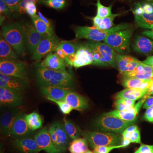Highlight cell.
Instances as JSON below:
<instances>
[{"label": "cell", "instance_id": "f5cc1de1", "mask_svg": "<svg viewBox=\"0 0 153 153\" xmlns=\"http://www.w3.org/2000/svg\"><path fill=\"white\" fill-rule=\"evenodd\" d=\"M148 94L149 96H151V95H153V83L151 87L149 89V91H148Z\"/></svg>", "mask_w": 153, "mask_h": 153}, {"label": "cell", "instance_id": "4dcf8cb0", "mask_svg": "<svg viewBox=\"0 0 153 153\" xmlns=\"http://www.w3.org/2000/svg\"><path fill=\"white\" fill-rule=\"evenodd\" d=\"M63 121L65 130L71 139L74 140L82 136L83 132L78 126L74 124L66 117L64 118Z\"/></svg>", "mask_w": 153, "mask_h": 153}, {"label": "cell", "instance_id": "bcb514c9", "mask_svg": "<svg viewBox=\"0 0 153 153\" xmlns=\"http://www.w3.org/2000/svg\"><path fill=\"white\" fill-rule=\"evenodd\" d=\"M11 10L8 7L3 0H0V13L1 14H4L6 16H9Z\"/></svg>", "mask_w": 153, "mask_h": 153}, {"label": "cell", "instance_id": "8d00e7d4", "mask_svg": "<svg viewBox=\"0 0 153 153\" xmlns=\"http://www.w3.org/2000/svg\"><path fill=\"white\" fill-rule=\"evenodd\" d=\"M97 7V13L96 16L100 18H105L112 16L114 14L111 12L112 5L109 7H105L102 4L100 0H97V2L96 4Z\"/></svg>", "mask_w": 153, "mask_h": 153}, {"label": "cell", "instance_id": "ba28073f", "mask_svg": "<svg viewBox=\"0 0 153 153\" xmlns=\"http://www.w3.org/2000/svg\"><path fill=\"white\" fill-rule=\"evenodd\" d=\"M131 11L138 27L153 30V1L137 3Z\"/></svg>", "mask_w": 153, "mask_h": 153}, {"label": "cell", "instance_id": "7dc6e473", "mask_svg": "<svg viewBox=\"0 0 153 153\" xmlns=\"http://www.w3.org/2000/svg\"><path fill=\"white\" fill-rule=\"evenodd\" d=\"M38 17H39V18L47 24V26H48V27L49 28V29L53 31V27H52V23L51 21L49 20V19H47V18H46L45 16H43V14L41 13L40 11H38Z\"/></svg>", "mask_w": 153, "mask_h": 153}, {"label": "cell", "instance_id": "e0dca14e", "mask_svg": "<svg viewBox=\"0 0 153 153\" xmlns=\"http://www.w3.org/2000/svg\"><path fill=\"white\" fill-rule=\"evenodd\" d=\"M116 59L117 68L122 76L134 71L140 62L135 57L117 52L116 54Z\"/></svg>", "mask_w": 153, "mask_h": 153}, {"label": "cell", "instance_id": "277c9868", "mask_svg": "<svg viewBox=\"0 0 153 153\" xmlns=\"http://www.w3.org/2000/svg\"><path fill=\"white\" fill-rule=\"evenodd\" d=\"M131 28L128 24H121L108 30H100L94 27H78L74 30L76 39H86L90 41H103L111 33Z\"/></svg>", "mask_w": 153, "mask_h": 153}, {"label": "cell", "instance_id": "f35d334b", "mask_svg": "<svg viewBox=\"0 0 153 153\" xmlns=\"http://www.w3.org/2000/svg\"><path fill=\"white\" fill-rule=\"evenodd\" d=\"M49 100L56 103L60 108L61 112L64 114H69L73 109L72 107L70 106L65 100H57L53 99H49Z\"/></svg>", "mask_w": 153, "mask_h": 153}, {"label": "cell", "instance_id": "7bdbcfd3", "mask_svg": "<svg viewBox=\"0 0 153 153\" xmlns=\"http://www.w3.org/2000/svg\"><path fill=\"white\" fill-rule=\"evenodd\" d=\"M134 153H153V145L142 143L139 148Z\"/></svg>", "mask_w": 153, "mask_h": 153}, {"label": "cell", "instance_id": "52a82bcc", "mask_svg": "<svg viewBox=\"0 0 153 153\" xmlns=\"http://www.w3.org/2000/svg\"><path fill=\"white\" fill-rule=\"evenodd\" d=\"M82 136L92 148L100 146H118L122 145L123 137L118 134L99 131L83 132Z\"/></svg>", "mask_w": 153, "mask_h": 153}, {"label": "cell", "instance_id": "11a10c76", "mask_svg": "<svg viewBox=\"0 0 153 153\" xmlns=\"http://www.w3.org/2000/svg\"><path fill=\"white\" fill-rule=\"evenodd\" d=\"M151 1H152V0H151Z\"/></svg>", "mask_w": 153, "mask_h": 153}, {"label": "cell", "instance_id": "9a60e30c", "mask_svg": "<svg viewBox=\"0 0 153 153\" xmlns=\"http://www.w3.org/2000/svg\"><path fill=\"white\" fill-rule=\"evenodd\" d=\"M26 115L22 112L17 117L12 126L9 137L13 139L29 137L33 131L28 126L26 120Z\"/></svg>", "mask_w": 153, "mask_h": 153}, {"label": "cell", "instance_id": "f6af8a7d", "mask_svg": "<svg viewBox=\"0 0 153 153\" xmlns=\"http://www.w3.org/2000/svg\"><path fill=\"white\" fill-rule=\"evenodd\" d=\"M143 117L145 120L153 123V105L147 109Z\"/></svg>", "mask_w": 153, "mask_h": 153}, {"label": "cell", "instance_id": "cb8c5ba5", "mask_svg": "<svg viewBox=\"0 0 153 153\" xmlns=\"http://www.w3.org/2000/svg\"><path fill=\"white\" fill-rule=\"evenodd\" d=\"M37 66L50 68L55 70L66 71V63L55 53H51Z\"/></svg>", "mask_w": 153, "mask_h": 153}, {"label": "cell", "instance_id": "d6a6232c", "mask_svg": "<svg viewBox=\"0 0 153 153\" xmlns=\"http://www.w3.org/2000/svg\"><path fill=\"white\" fill-rule=\"evenodd\" d=\"M26 120L28 126L33 131L42 127L43 120L38 113L33 112L26 114Z\"/></svg>", "mask_w": 153, "mask_h": 153}, {"label": "cell", "instance_id": "83f0119b", "mask_svg": "<svg viewBox=\"0 0 153 153\" xmlns=\"http://www.w3.org/2000/svg\"><path fill=\"white\" fill-rule=\"evenodd\" d=\"M120 15V14H114L112 16L105 18H100L96 16L91 19L93 21L94 27L100 30H108L113 27L115 18Z\"/></svg>", "mask_w": 153, "mask_h": 153}, {"label": "cell", "instance_id": "30bf717a", "mask_svg": "<svg viewBox=\"0 0 153 153\" xmlns=\"http://www.w3.org/2000/svg\"><path fill=\"white\" fill-rule=\"evenodd\" d=\"M49 132L55 146L65 152L70 145L71 139L64 128V125L60 122L54 123L49 127Z\"/></svg>", "mask_w": 153, "mask_h": 153}, {"label": "cell", "instance_id": "5b68a950", "mask_svg": "<svg viewBox=\"0 0 153 153\" xmlns=\"http://www.w3.org/2000/svg\"><path fill=\"white\" fill-rule=\"evenodd\" d=\"M134 123L135 121L124 120L114 116L104 114L94 121V125L102 131L122 134L126 128Z\"/></svg>", "mask_w": 153, "mask_h": 153}, {"label": "cell", "instance_id": "2e32d148", "mask_svg": "<svg viewBox=\"0 0 153 153\" xmlns=\"http://www.w3.org/2000/svg\"><path fill=\"white\" fill-rule=\"evenodd\" d=\"M29 85L27 79L0 73V87L6 88L23 93Z\"/></svg>", "mask_w": 153, "mask_h": 153}, {"label": "cell", "instance_id": "6da1fadb", "mask_svg": "<svg viewBox=\"0 0 153 153\" xmlns=\"http://www.w3.org/2000/svg\"><path fill=\"white\" fill-rule=\"evenodd\" d=\"M36 80L41 86H60L70 88L73 85V78L66 70H55L37 66Z\"/></svg>", "mask_w": 153, "mask_h": 153}, {"label": "cell", "instance_id": "8fae6325", "mask_svg": "<svg viewBox=\"0 0 153 153\" xmlns=\"http://www.w3.org/2000/svg\"><path fill=\"white\" fill-rule=\"evenodd\" d=\"M59 44V40L55 35L44 36L33 52L32 59L39 60L52 53Z\"/></svg>", "mask_w": 153, "mask_h": 153}, {"label": "cell", "instance_id": "c3c4849f", "mask_svg": "<svg viewBox=\"0 0 153 153\" xmlns=\"http://www.w3.org/2000/svg\"><path fill=\"white\" fill-rule=\"evenodd\" d=\"M153 105V96H150L145 102L144 104L143 105V108L144 109H147L149 107Z\"/></svg>", "mask_w": 153, "mask_h": 153}, {"label": "cell", "instance_id": "7c38bea8", "mask_svg": "<svg viewBox=\"0 0 153 153\" xmlns=\"http://www.w3.org/2000/svg\"><path fill=\"white\" fill-rule=\"evenodd\" d=\"M0 103L9 108L19 107L24 104L22 93L6 88L0 87Z\"/></svg>", "mask_w": 153, "mask_h": 153}, {"label": "cell", "instance_id": "f907efd6", "mask_svg": "<svg viewBox=\"0 0 153 153\" xmlns=\"http://www.w3.org/2000/svg\"><path fill=\"white\" fill-rule=\"evenodd\" d=\"M142 62L147 65L153 66V55L148 56L146 59Z\"/></svg>", "mask_w": 153, "mask_h": 153}, {"label": "cell", "instance_id": "ac0fdd59", "mask_svg": "<svg viewBox=\"0 0 153 153\" xmlns=\"http://www.w3.org/2000/svg\"><path fill=\"white\" fill-rule=\"evenodd\" d=\"M94 58L89 47L85 44H79L75 55L72 66L78 68L86 65H93Z\"/></svg>", "mask_w": 153, "mask_h": 153}, {"label": "cell", "instance_id": "d4e9b609", "mask_svg": "<svg viewBox=\"0 0 153 153\" xmlns=\"http://www.w3.org/2000/svg\"><path fill=\"white\" fill-rule=\"evenodd\" d=\"M64 100L72 107L73 109L82 111L88 107L87 99L71 91L68 92Z\"/></svg>", "mask_w": 153, "mask_h": 153}, {"label": "cell", "instance_id": "ee69618b", "mask_svg": "<svg viewBox=\"0 0 153 153\" xmlns=\"http://www.w3.org/2000/svg\"><path fill=\"white\" fill-rule=\"evenodd\" d=\"M39 1H41V0H23L19 4L16 11L20 14L25 13H26L25 7L28 3L30 2L36 3Z\"/></svg>", "mask_w": 153, "mask_h": 153}, {"label": "cell", "instance_id": "5bb4252c", "mask_svg": "<svg viewBox=\"0 0 153 153\" xmlns=\"http://www.w3.org/2000/svg\"><path fill=\"white\" fill-rule=\"evenodd\" d=\"M21 25L26 45L30 52L33 54L44 36L38 33L34 25L28 23Z\"/></svg>", "mask_w": 153, "mask_h": 153}, {"label": "cell", "instance_id": "d590c367", "mask_svg": "<svg viewBox=\"0 0 153 153\" xmlns=\"http://www.w3.org/2000/svg\"><path fill=\"white\" fill-rule=\"evenodd\" d=\"M78 46L79 44L71 41H62L59 43L58 47L62 49L67 57L75 54Z\"/></svg>", "mask_w": 153, "mask_h": 153}, {"label": "cell", "instance_id": "484cf974", "mask_svg": "<svg viewBox=\"0 0 153 153\" xmlns=\"http://www.w3.org/2000/svg\"><path fill=\"white\" fill-rule=\"evenodd\" d=\"M135 51L144 55L153 53V41L149 38L138 36L134 41L132 45Z\"/></svg>", "mask_w": 153, "mask_h": 153}, {"label": "cell", "instance_id": "db71d44e", "mask_svg": "<svg viewBox=\"0 0 153 153\" xmlns=\"http://www.w3.org/2000/svg\"><path fill=\"white\" fill-rule=\"evenodd\" d=\"M94 153L93 152H91V151L90 150H89V149H88V150L87 151V152H86V153Z\"/></svg>", "mask_w": 153, "mask_h": 153}, {"label": "cell", "instance_id": "4fadbf2b", "mask_svg": "<svg viewBox=\"0 0 153 153\" xmlns=\"http://www.w3.org/2000/svg\"><path fill=\"white\" fill-rule=\"evenodd\" d=\"M39 152L44 151L47 153H63L57 149L52 142L47 128H43L34 137Z\"/></svg>", "mask_w": 153, "mask_h": 153}, {"label": "cell", "instance_id": "603a6c76", "mask_svg": "<svg viewBox=\"0 0 153 153\" xmlns=\"http://www.w3.org/2000/svg\"><path fill=\"white\" fill-rule=\"evenodd\" d=\"M121 83L126 88H137L146 91L148 92L153 83V78L143 79L136 77L123 76Z\"/></svg>", "mask_w": 153, "mask_h": 153}, {"label": "cell", "instance_id": "1f68e13d", "mask_svg": "<svg viewBox=\"0 0 153 153\" xmlns=\"http://www.w3.org/2000/svg\"><path fill=\"white\" fill-rule=\"evenodd\" d=\"M122 136L123 137L122 145H123L125 147H127L131 143L142 144L140 133L138 128L132 132L124 131L123 132L122 134Z\"/></svg>", "mask_w": 153, "mask_h": 153}, {"label": "cell", "instance_id": "f546056e", "mask_svg": "<svg viewBox=\"0 0 153 153\" xmlns=\"http://www.w3.org/2000/svg\"><path fill=\"white\" fill-rule=\"evenodd\" d=\"M88 142L85 138H78L73 140L68 149L70 153H85L88 150Z\"/></svg>", "mask_w": 153, "mask_h": 153}, {"label": "cell", "instance_id": "d6986e66", "mask_svg": "<svg viewBox=\"0 0 153 153\" xmlns=\"http://www.w3.org/2000/svg\"><path fill=\"white\" fill-rule=\"evenodd\" d=\"M19 107L10 108L2 115L1 119V133L6 137H9L13 123L21 113Z\"/></svg>", "mask_w": 153, "mask_h": 153}, {"label": "cell", "instance_id": "681fc988", "mask_svg": "<svg viewBox=\"0 0 153 153\" xmlns=\"http://www.w3.org/2000/svg\"><path fill=\"white\" fill-rule=\"evenodd\" d=\"M55 53L61 59L64 60V59L66 58V56L65 55V53L62 50V49H60V47H58V46H57V48L55 49Z\"/></svg>", "mask_w": 153, "mask_h": 153}, {"label": "cell", "instance_id": "7a4b0ae2", "mask_svg": "<svg viewBox=\"0 0 153 153\" xmlns=\"http://www.w3.org/2000/svg\"><path fill=\"white\" fill-rule=\"evenodd\" d=\"M89 47L94 58L93 65L99 66H111L117 68L115 52L111 47L104 43L88 41L84 43Z\"/></svg>", "mask_w": 153, "mask_h": 153}, {"label": "cell", "instance_id": "3957f363", "mask_svg": "<svg viewBox=\"0 0 153 153\" xmlns=\"http://www.w3.org/2000/svg\"><path fill=\"white\" fill-rule=\"evenodd\" d=\"M2 35L5 40L19 55L25 54V41L22 25L11 23L2 27Z\"/></svg>", "mask_w": 153, "mask_h": 153}, {"label": "cell", "instance_id": "b9f144b4", "mask_svg": "<svg viewBox=\"0 0 153 153\" xmlns=\"http://www.w3.org/2000/svg\"><path fill=\"white\" fill-rule=\"evenodd\" d=\"M25 11H26V13L30 15L31 17L36 16L37 13L36 3L34 2L28 3L25 7Z\"/></svg>", "mask_w": 153, "mask_h": 153}, {"label": "cell", "instance_id": "ab89813d", "mask_svg": "<svg viewBox=\"0 0 153 153\" xmlns=\"http://www.w3.org/2000/svg\"><path fill=\"white\" fill-rule=\"evenodd\" d=\"M125 148L123 145L118 146H95L93 148L94 153H109L114 149Z\"/></svg>", "mask_w": 153, "mask_h": 153}, {"label": "cell", "instance_id": "4316f807", "mask_svg": "<svg viewBox=\"0 0 153 153\" xmlns=\"http://www.w3.org/2000/svg\"><path fill=\"white\" fill-rule=\"evenodd\" d=\"M148 93V91L141 89L126 88L117 94L115 97L116 99L123 98L136 101L142 98Z\"/></svg>", "mask_w": 153, "mask_h": 153}, {"label": "cell", "instance_id": "9c48e42d", "mask_svg": "<svg viewBox=\"0 0 153 153\" xmlns=\"http://www.w3.org/2000/svg\"><path fill=\"white\" fill-rule=\"evenodd\" d=\"M0 73L27 79V65L26 62L17 60H1Z\"/></svg>", "mask_w": 153, "mask_h": 153}, {"label": "cell", "instance_id": "60d3db41", "mask_svg": "<svg viewBox=\"0 0 153 153\" xmlns=\"http://www.w3.org/2000/svg\"><path fill=\"white\" fill-rule=\"evenodd\" d=\"M23 0H3L11 11H16L19 4Z\"/></svg>", "mask_w": 153, "mask_h": 153}, {"label": "cell", "instance_id": "f1b7e54d", "mask_svg": "<svg viewBox=\"0 0 153 153\" xmlns=\"http://www.w3.org/2000/svg\"><path fill=\"white\" fill-rule=\"evenodd\" d=\"M11 47L5 40L4 37L1 36L0 39V57L1 60H16L18 56Z\"/></svg>", "mask_w": 153, "mask_h": 153}, {"label": "cell", "instance_id": "8992f818", "mask_svg": "<svg viewBox=\"0 0 153 153\" xmlns=\"http://www.w3.org/2000/svg\"><path fill=\"white\" fill-rule=\"evenodd\" d=\"M133 31V30L129 28L113 32L109 34L103 42L117 53L126 55L130 52V39Z\"/></svg>", "mask_w": 153, "mask_h": 153}, {"label": "cell", "instance_id": "7402d4cb", "mask_svg": "<svg viewBox=\"0 0 153 153\" xmlns=\"http://www.w3.org/2000/svg\"><path fill=\"white\" fill-rule=\"evenodd\" d=\"M40 89L41 93L47 99L57 100H64L66 96L71 91L69 88L52 85L41 86Z\"/></svg>", "mask_w": 153, "mask_h": 153}, {"label": "cell", "instance_id": "44dd1931", "mask_svg": "<svg viewBox=\"0 0 153 153\" xmlns=\"http://www.w3.org/2000/svg\"><path fill=\"white\" fill-rule=\"evenodd\" d=\"M12 144L21 153H38L39 152L35 138L30 137L14 139Z\"/></svg>", "mask_w": 153, "mask_h": 153}, {"label": "cell", "instance_id": "836d02e7", "mask_svg": "<svg viewBox=\"0 0 153 153\" xmlns=\"http://www.w3.org/2000/svg\"><path fill=\"white\" fill-rule=\"evenodd\" d=\"M33 25L38 33L43 36L54 35L53 31L50 30L47 24L39 18L38 15L31 17Z\"/></svg>", "mask_w": 153, "mask_h": 153}, {"label": "cell", "instance_id": "74e56055", "mask_svg": "<svg viewBox=\"0 0 153 153\" xmlns=\"http://www.w3.org/2000/svg\"><path fill=\"white\" fill-rule=\"evenodd\" d=\"M40 1L45 6L55 10L64 8L66 4V0H41Z\"/></svg>", "mask_w": 153, "mask_h": 153}, {"label": "cell", "instance_id": "e575fe53", "mask_svg": "<svg viewBox=\"0 0 153 153\" xmlns=\"http://www.w3.org/2000/svg\"><path fill=\"white\" fill-rule=\"evenodd\" d=\"M135 102L126 99H117L114 102L115 108L120 111L129 110L135 106Z\"/></svg>", "mask_w": 153, "mask_h": 153}, {"label": "cell", "instance_id": "ffe728a7", "mask_svg": "<svg viewBox=\"0 0 153 153\" xmlns=\"http://www.w3.org/2000/svg\"><path fill=\"white\" fill-rule=\"evenodd\" d=\"M149 97V96L148 95V94H146L138 102H137L133 108L129 110L120 111L116 109L105 113V114L114 116L124 120L133 121L136 119L141 108L145 102Z\"/></svg>", "mask_w": 153, "mask_h": 153}, {"label": "cell", "instance_id": "816d5d0a", "mask_svg": "<svg viewBox=\"0 0 153 153\" xmlns=\"http://www.w3.org/2000/svg\"><path fill=\"white\" fill-rule=\"evenodd\" d=\"M142 34L144 36H147L153 40V30H146L143 32Z\"/></svg>", "mask_w": 153, "mask_h": 153}]
</instances>
